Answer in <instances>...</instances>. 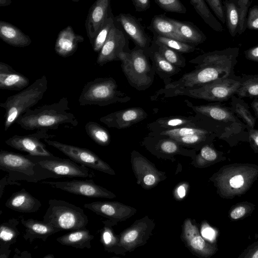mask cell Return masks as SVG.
<instances>
[{
    "label": "cell",
    "instance_id": "9a60e30c",
    "mask_svg": "<svg viewBox=\"0 0 258 258\" xmlns=\"http://www.w3.org/2000/svg\"><path fill=\"white\" fill-rule=\"evenodd\" d=\"M84 207L115 224L130 218L136 212V209L117 202H93L84 204Z\"/></svg>",
    "mask_w": 258,
    "mask_h": 258
},
{
    "label": "cell",
    "instance_id": "f35d334b",
    "mask_svg": "<svg viewBox=\"0 0 258 258\" xmlns=\"http://www.w3.org/2000/svg\"><path fill=\"white\" fill-rule=\"evenodd\" d=\"M115 18L110 15L106 20L102 28L97 34L92 44L93 50L96 52H99L105 43L109 32L115 24Z\"/></svg>",
    "mask_w": 258,
    "mask_h": 258
},
{
    "label": "cell",
    "instance_id": "ee69618b",
    "mask_svg": "<svg viewBox=\"0 0 258 258\" xmlns=\"http://www.w3.org/2000/svg\"><path fill=\"white\" fill-rule=\"evenodd\" d=\"M218 20L224 24L226 23L223 0H205Z\"/></svg>",
    "mask_w": 258,
    "mask_h": 258
},
{
    "label": "cell",
    "instance_id": "7402d4cb",
    "mask_svg": "<svg viewBox=\"0 0 258 258\" xmlns=\"http://www.w3.org/2000/svg\"><path fill=\"white\" fill-rule=\"evenodd\" d=\"M29 80L3 62H0V88L2 90L21 91L29 86Z\"/></svg>",
    "mask_w": 258,
    "mask_h": 258
},
{
    "label": "cell",
    "instance_id": "5bb4252c",
    "mask_svg": "<svg viewBox=\"0 0 258 258\" xmlns=\"http://www.w3.org/2000/svg\"><path fill=\"white\" fill-rule=\"evenodd\" d=\"M127 43V39L123 31L114 24L99 52L97 63L100 66H103L107 62L119 60V54L124 51V48Z\"/></svg>",
    "mask_w": 258,
    "mask_h": 258
},
{
    "label": "cell",
    "instance_id": "83f0119b",
    "mask_svg": "<svg viewBox=\"0 0 258 258\" xmlns=\"http://www.w3.org/2000/svg\"><path fill=\"white\" fill-rule=\"evenodd\" d=\"M148 29L153 32V35L173 38L182 41L172 19L165 15L154 16L148 27Z\"/></svg>",
    "mask_w": 258,
    "mask_h": 258
},
{
    "label": "cell",
    "instance_id": "d6986e66",
    "mask_svg": "<svg viewBox=\"0 0 258 258\" xmlns=\"http://www.w3.org/2000/svg\"><path fill=\"white\" fill-rule=\"evenodd\" d=\"M20 222L26 228L23 237L30 243L37 239L45 241L50 236L61 231L44 221H39L32 218L26 220L22 217Z\"/></svg>",
    "mask_w": 258,
    "mask_h": 258
},
{
    "label": "cell",
    "instance_id": "7bdbcfd3",
    "mask_svg": "<svg viewBox=\"0 0 258 258\" xmlns=\"http://www.w3.org/2000/svg\"><path fill=\"white\" fill-rule=\"evenodd\" d=\"M250 0H237V5L239 8L240 21L238 34L241 35L246 29V18L250 6Z\"/></svg>",
    "mask_w": 258,
    "mask_h": 258
},
{
    "label": "cell",
    "instance_id": "d590c367",
    "mask_svg": "<svg viewBox=\"0 0 258 258\" xmlns=\"http://www.w3.org/2000/svg\"><path fill=\"white\" fill-rule=\"evenodd\" d=\"M147 51L151 55L156 66L157 69L164 74L173 75L178 71L177 67L173 65L165 59L156 49L154 43L151 48H148Z\"/></svg>",
    "mask_w": 258,
    "mask_h": 258
},
{
    "label": "cell",
    "instance_id": "f6af8a7d",
    "mask_svg": "<svg viewBox=\"0 0 258 258\" xmlns=\"http://www.w3.org/2000/svg\"><path fill=\"white\" fill-rule=\"evenodd\" d=\"M246 28L258 30V6L249 9L246 22Z\"/></svg>",
    "mask_w": 258,
    "mask_h": 258
},
{
    "label": "cell",
    "instance_id": "6f0895ef",
    "mask_svg": "<svg viewBox=\"0 0 258 258\" xmlns=\"http://www.w3.org/2000/svg\"><path fill=\"white\" fill-rule=\"evenodd\" d=\"M251 107L254 111L255 116L258 118V99H254L251 103Z\"/></svg>",
    "mask_w": 258,
    "mask_h": 258
},
{
    "label": "cell",
    "instance_id": "1f68e13d",
    "mask_svg": "<svg viewBox=\"0 0 258 258\" xmlns=\"http://www.w3.org/2000/svg\"><path fill=\"white\" fill-rule=\"evenodd\" d=\"M239 80L241 84L236 95L240 98L258 99V74L242 75L239 76Z\"/></svg>",
    "mask_w": 258,
    "mask_h": 258
},
{
    "label": "cell",
    "instance_id": "8992f818",
    "mask_svg": "<svg viewBox=\"0 0 258 258\" xmlns=\"http://www.w3.org/2000/svg\"><path fill=\"white\" fill-rule=\"evenodd\" d=\"M196 112L216 121L218 136L220 138L229 139L242 134L248 135L246 126L231 110L230 107L219 104L192 106Z\"/></svg>",
    "mask_w": 258,
    "mask_h": 258
},
{
    "label": "cell",
    "instance_id": "e575fe53",
    "mask_svg": "<svg viewBox=\"0 0 258 258\" xmlns=\"http://www.w3.org/2000/svg\"><path fill=\"white\" fill-rule=\"evenodd\" d=\"M153 41L157 44L165 45L179 53H189L196 49L194 45L159 35H154Z\"/></svg>",
    "mask_w": 258,
    "mask_h": 258
},
{
    "label": "cell",
    "instance_id": "8fae6325",
    "mask_svg": "<svg viewBox=\"0 0 258 258\" xmlns=\"http://www.w3.org/2000/svg\"><path fill=\"white\" fill-rule=\"evenodd\" d=\"M48 130H39L33 134L25 135H14L5 141V143L17 150L25 152L32 156L51 157L54 156L50 152L43 142L45 139L54 138L49 135Z\"/></svg>",
    "mask_w": 258,
    "mask_h": 258
},
{
    "label": "cell",
    "instance_id": "4316f807",
    "mask_svg": "<svg viewBox=\"0 0 258 258\" xmlns=\"http://www.w3.org/2000/svg\"><path fill=\"white\" fill-rule=\"evenodd\" d=\"M0 37L7 43L15 47H25L31 43L29 36L10 23L0 21Z\"/></svg>",
    "mask_w": 258,
    "mask_h": 258
},
{
    "label": "cell",
    "instance_id": "ac0fdd59",
    "mask_svg": "<svg viewBox=\"0 0 258 258\" xmlns=\"http://www.w3.org/2000/svg\"><path fill=\"white\" fill-rule=\"evenodd\" d=\"M110 0H97L91 8L86 21V28L92 44L95 38L102 28L108 15Z\"/></svg>",
    "mask_w": 258,
    "mask_h": 258
},
{
    "label": "cell",
    "instance_id": "9c48e42d",
    "mask_svg": "<svg viewBox=\"0 0 258 258\" xmlns=\"http://www.w3.org/2000/svg\"><path fill=\"white\" fill-rule=\"evenodd\" d=\"M28 156L41 167L44 179L64 177L92 178L94 172L89 167L79 165L71 159H63L55 156L51 157Z\"/></svg>",
    "mask_w": 258,
    "mask_h": 258
},
{
    "label": "cell",
    "instance_id": "94428289",
    "mask_svg": "<svg viewBox=\"0 0 258 258\" xmlns=\"http://www.w3.org/2000/svg\"><path fill=\"white\" fill-rule=\"evenodd\" d=\"M252 258H258V249L256 250L251 256Z\"/></svg>",
    "mask_w": 258,
    "mask_h": 258
},
{
    "label": "cell",
    "instance_id": "52a82bcc",
    "mask_svg": "<svg viewBox=\"0 0 258 258\" xmlns=\"http://www.w3.org/2000/svg\"><path fill=\"white\" fill-rule=\"evenodd\" d=\"M240 84L239 76L235 75L215 80L197 88L169 90L168 94L170 96L184 95L209 101L221 102L228 100L236 95Z\"/></svg>",
    "mask_w": 258,
    "mask_h": 258
},
{
    "label": "cell",
    "instance_id": "5b68a950",
    "mask_svg": "<svg viewBox=\"0 0 258 258\" xmlns=\"http://www.w3.org/2000/svg\"><path fill=\"white\" fill-rule=\"evenodd\" d=\"M43 221L60 230L74 231L86 228L89 220L83 209L63 200L51 199Z\"/></svg>",
    "mask_w": 258,
    "mask_h": 258
},
{
    "label": "cell",
    "instance_id": "d4e9b609",
    "mask_svg": "<svg viewBox=\"0 0 258 258\" xmlns=\"http://www.w3.org/2000/svg\"><path fill=\"white\" fill-rule=\"evenodd\" d=\"M182 41L197 45L207 39L205 34L196 25L190 22L172 19Z\"/></svg>",
    "mask_w": 258,
    "mask_h": 258
},
{
    "label": "cell",
    "instance_id": "c3c4849f",
    "mask_svg": "<svg viewBox=\"0 0 258 258\" xmlns=\"http://www.w3.org/2000/svg\"><path fill=\"white\" fill-rule=\"evenodd\" d=\"M177 143L173 139L166 140L161 143L160 147L161 150L164 153L168 154L175 153L178 149Z\"/></svg>",
    "mask_w": 258,
    "mask_h": 258
},
{
    "label": "cell",
    "instance_id": "6125c7cd",
    "mask_svg": "<svg viewBox=\"0 0 258 258\" xmlns=\"http://www.w3.org/2000/svg\"><path fill=\"white\" fill-rule=\"evenodd\" d=\"M43 258H54V256L52 254H48L44 256Z\"/></svg>",
    "mask_w": 258,
    "mask_h": 258
},
{
    "label": "cell",
    "instance_id": "7c38bea8",
    "mask_svg": "<svg viewBox=\"0 0 258 258\" xmlns=\"http://www.w3.org/2000/svg\"><path fill=\"white\" fill-rule=\"evenodd\" d=\"M154 226L148 217L138 220L118 236L114 253L120 254L144 244Z\"/></svg>",
    "mask_w": 258,
    "mask_h": 258
},
{
    "label": "cell",
    "instance_id": "603a6c76",
    "mask_svg": "<svg viewBox=\"0 0 258 258\" xmlns=\"http://www.w3.org/2000/svg\"><path fill=\"white\" fill-rule=\"evenodd\" d=\"M83 41L82 36L75 34L72 28L68 26L58 34L55 44V51L61 57L70 56L76 52L79 43Z\"/></svg>",
    "mask_w": 258,
    "mask_h": 258
},
{
    "label": "cell",
    "instance_id": "b9f144b4",
    "mask_svg": "<svg viewBox=\"0 0 258 258\" xmlns=\"http://www.w3.org/2000/svg\"><path fill=\"white\" fill-rule=\"evenodd\" d=\"M246 174L240 171H237L231 174L227 180L226 184L233 190L241 189L247 182Z\"/></svg>",
    "mask_w": 258,
    "mask_h": 258
},
{
    "label": "cell",
    "instance_id": "e0dca14e",
    "mask_svg": "<svg viewBox=\"0 0 258 258\" xmlns=\"http://www.w3.org/2000/svg\"><path fill=\"white\" fill-rule=\"evenodd\" d=\"M115 20L137 46L145 50L149 48L151 39L138 19L129 14L121 13Z\"/></svg>",
    "mask_w": 258,
    "mask_h": 258
},
{
    "label": "cell",
    "instance_id": "ffe728a7",
    "mask_svg": "<svg viewBox=\"0 0 258 258\" xmlns=\"http://www.w3.org/2000/svg\"><path fill=\"white\" fill-rule=\"evenodd\" d=\"M182 235L184 241L192 252L204 256L213 253L212 247L202 238L197 226L189 219L184 222Z\"/></svg>",
    "mask_w": 258,
    "mask_h": 258
},
{
    "label": "cell",
    "instance_id": "6da1fadb",
    "mask_svg": "<svg viewBox=\"0 0 258 258\" xmlns=\"http://www.w3.org/2000/svg\"><path fill=\"white\" fill-rule=\"evenodd\" d=\"M69 104L68 98L62 97L53 103L33 110L29 109L20 116L15 123L28 131L74 128L78 125V120L74 114L69 111Z\"/></svg>",
    "mask_w": 258,
    "mask_h": 258
},
{
    "label": "cell",
    "instance_id": "d6a6232c",
    "mask_svg": "<svg viewBox=\"0 0 258 258\" xmlns=\"http://www.w3.org/2000/svg\"><path fill=\"white\" fill-rule=\"evenodd\" d=\"M87 135L100 146H107L110 142V136L108 130L97 122L89 121L85 125Z\"/></svg>",
    "mask_w": 258,
    "mask_h": 258
},
{
    "label": "cell",
    "instance_id": "680465c9",
    "mask_svg": "<svg viewBox=\"0 0 258 258\" xmlns=\"http://www.w3.org/2000/svg\"><path fill=\"white\" fill-rule=\"evenodd\" d=\"M177 192L178 196L180 198H183L184 197L186 193L185 189L184 186L180 185L179 186L177 190Z\"/></svg>",
    "mask_w": 258,
    "mask_h": 258
},
{
    "label": "cell",
    "instance_id": "11a10c76",
    "mask_svg": "<svg viewBox=\"0 0 258 258\" xmlns=\"http://www.w3.org/2000/svg\"><path fill=\"white\" fill-rule=\"evenodd\" d=\"M202 235L205 238L212 240L215 237L214 230L210 227H206L202 231Z\"/></svg>",
    "mask_w": 258,
    "mask_h": 258
},
{
    "label": "cell",
    "instance_id": "db71d44e",
    "mask_svg": "<svg viewBox=\"0 0 258 258\" xmlns=\"http://www.w3.org/2000/svg\"><path fill=\"white\" fill-rule=\"evenodd\" d=\"M246 213V209L243 206L234 208L230 213V217L233 219H238L243 217Z\"/></svg>",
    "mask_w": 258,
    "mask_h": 258
},
{
    "label": "cell",
    "instance_id": "f5cc1de1",
    "mask_svg": "<svg viewBox=\"0 0 258 258\" xmlns=\"http://www.w3.org/2000/svg\"><path fill=\"white\" fill-rule=\"evenodd\" d=\"M7 185H21V183L18 181H14L9 180L7 175L5 176L0 180V198L2 197L4 192L5 187Z\"/></svg>",
    "mask_w": 258,
    "mask_h": 258
},
{
    "label": "cell",
    "instance_id": "277c9868",
    "mask_svg": "<svg viewBox=\"0 0 258 258\" xmlns=\"http://www.w3.org/2000/svg\"><path fill=\"white\" fill-rule=\"evenodd\" d=\"M146 50L137 46L131 52L122 51L119 54L121 68L130 84L138 90L149 87L154 79Z\"/></svg>",
    "mask_w": 258,
    "mask_h": 258
},
{
    "label": "cell",
    "instance_id": "836d02e7",
    "mask_svg": "<svg viewBox=\"0 0 258 258\" xmlns=\"http://www.w3.org/2000/svg\"><path fill=\"white\" fill-rule=\"evenodd\" d=\"M103 227L100 230V241L105 250L114 252L118 241V236L113 232L112 226L116 224L109 220L102 221Z\"/></svg>",
    "mask_w": 258,
    "mask_h": 258
},
{
    "label": "cell",
    "instance_id": "f1b7e54d",
    "mask_svg": "<svg viewBox=\"0 0 258 258\" xmlns=\"http://www.w3.org/2000/svg\"><path fill=\"white\" fill-rule=\"evenodd\" d=\"M189 1L198 14L212 29L218 32L224 31L222 25L212 14L205 0Z\"/></svg>",
    "mask_w": 258,
    "mask_h": 258
},
{
    "label": "cell",
    "instance_id": "30bf717a",
    "mask_svg": "<svg viewBox=\"0 0 258 258\" xmlns=\"http://www.w3.org/2000/svg\"><path fill=\"white\" fill-rule=\"evenodd\" d=\"M44 142L58 149L77 163L110 175L115 174L107 163L88 149L64 144L50 139H45Z\"/></svg>",
    "mask_w": 258,
    "mask_h": 258
},
{
    "label": "cell",
    "instance_id": "bcb514c9",
    "mask_svg": "<svg viewBox=\"0 0 258 258\" xmlns=\"http://www.w3.org/2000/svg\"><path fill=\"white\" fill-rule=\"evenodd\" d=\"M213 135H202L200 134L190 135L183 137L172 139L179 143L184 144H193L206 140L208 138Z\"/></svg>",
    "mask_w": 258,
    "mask_h": 258
},
{
    "label": "cell",
    "instance_id": "484cf974",
    "mask_svg": "<svg viewBox=\"0 0 258 258\" xmlns=\"http://www.w3.org/2000/svg\"><path fill=\"white\" fill-rule=\"evenodd\" d=\"M94 238L90 231L85 228L66 233L56 238V241L63 245L76 248H90L91 241Z\"/></svg>",
    "mask_w": 258,
    "mask_h": 258
},
{
    "label": "cell",
    "instance_id": "f546056e",
    "mask_svg": "<svg viewBox=\"0 0 258 258\" xmlns=\"http://www.w3.org/2000/svg\"><path fill=\"white\" fill-rule=\"evenodd\" d=\"M232 111L238 117L241 118L247 128H254L256 118L251 114L248 104L242 98L235 95L231 97Z\"/></svg>",
    "mask_w": 258,
    "mask_h": 258
},
{
    "label": "cell",
    "instance_id": "ab89813d",
    "mask_svg": "<svg viewBox=\"0 0 258 258\" xmlns=\"http://www.w3.org/2000/svg\"><path fill=\"white\" fill-rule=\"evenodd\" d=\"M156 123L160 127L167 130L194 125L191 119L177 116L160 118L156 121Z\"/></svg>",
    "mask_w": 258,
    "mask_h": 258
},
{
    "label": "cell",
    "instance_id": "91938a15",
    "mask_svg": "<svg viewBox=\"0 0 258 258\" xmlns=\"http://www.w3.org/2000/svg\"><path fill=\"white\" fill-rule=\"evenodd\" d=\"M11 3V0H0L1 6H6L10 5Z\"/></svg>",
    "mask_w": 258,
    "mask_h": 258
},
{
    "label": "cell",
    "instance_id": "f907efd6",
    "mask_svg": "<svg viewBox=\"0 0 258 258\" xmlns=\"http://www.w3.org/2000/svg\"><path fill=\"white\" fill-rule=\"evenodd\" d=\"M136 11L139 12H144L150 7V0H132Z\"/></svg>",
    "mask_w": 258,
    "mask_h": 258
},
{
    "label": "cell",
    "instance_id": "2e32d148",
    "mask_svg": "<svg viewBox=\"0 0 258 258\" xmlns=\"http://www.w3.org/2000/svg\"><path fill=\"white\" fill-rule=\"evenodd\" d=\"M147 114L141 107H132L116 111L99 118L109 127L125 128L146 118Z\"/></svg>",
    "mask_w": 258,
    "mask_h": 258
},
{
    "label": "cell",
    "instance_id": "4fadbf2b",
    "mask_svg": "<svg viewBox=\"0 0 258 258\" xmlns=\"http://www.w3.org/2000/svg\"><path fill=\"white\" fill-rule=\"evenodd\" d=\"M40 183L48 184L53 188H59L71 194L89 198L113 199L115 197L113 193L96 184L92 179H74L60 181H43Z\"/></svg>",
    "mask_w": 258,
    "mask_h": 258
},
{
    "label": "cell",
    "instance_id": "9f6ffc18",
    "mask_svg": "<svg viewBox=\"0 0 258 258\" xmlns=\"http://www.w3.org/2000/svg\"><path fill=\"white\" fill-rule=\"evenodd\" d=\"M156 181V177L152 174H146L143 178V182L146 185H153L155 183Z\"/></svg>",
    "mask_w": 258,
    "mask_h": 258
},
{
    "label": "cell",
    "instance_id": "3957f363",
    "mask_svg": "<svg viewBox=\"0 0 258 258\" xmlns=\"http://www.w3.org/2000/svg\"><path fill=\"white\" fill-rule=\"evenodd\" d=\"M131 100L126 94L118 90L115 80L111 77L97 78L87 82L79 97L81 106H105L117 103H125Z\"/></svg>",
    "mask_w": 258,
    "mask_h": 258
},
{
    "label": "cell",
    "instance_id": "74e56055",
    "mask_svg": "<svg viewBox=\"0 0 258 258\" xmlns=\"http://www.w3.org/2000/svg\"><path fill=\"white\" fill-rule=\"evenodd\" d=\"M156 49L168 61L177 67H184L185 59L179 52L165 45L157 44L153 41Z\"/></svg>",
    "mask_w": 258,
    "mask_h": 258
},
{
    "label": "cell",
    "instance_id": "8d00e7d4",
    "mask_svg": "<svg viewBox=\"0 0 258 258\" xmlns=\"http://www.w3.org/2000/svg\"><path fill=\"white\" fill-rule=\"evenodd\" d=\"M213 132L191 126H184L176 128L167 130L161 133V135L169 137L171 139L185 136L200 134L202 135H214Z\"/></svg>",
    "mask_w": 258,
    "mask_h": 258
},
{
    "label": "cell",
    "instance_id": "ba28073f",
    "mask_svg": "<svg viewBox=\"0 0 258 258\" xmlns=\"http://www.w3.org/2000/svg\"><path fill=\"white\" fill-rule=\"evenodd\" d=\"M0 169L8 173L9 180L36 183L41 181L37 163L28 155L1 150Z\"/></svg>",
    "mask_w": 258,
    "mask_h": 258
},
{
    "label": "cell",
    "instance_id": "60d3db41",
    "mask_svg": "<svg viewBox=\"0 0 258 258\" xmlns=\"http://www.w3.org/2000/svg\"><path fill=\"white\" fill-rule=\"evenodd\" d=\"M155 3L166 12L184 14L186 9L180 0H155Z\"/></svg>",
    "mask_w": 258,
    "mask_h": 258
},
{
    "label": "cell",
    "instance_id": "cb8c5ba5",
    "mask_svg": "<svg viewBox=\"0 0 258 258\" xmlns=\"http://www.w3.org/2000/svg\"><path fill=\"white\" fill-rule=\"evenodd\" d=\"M20 222L15 218L4 221L0 226V258L9 257L10 247L17 241L20 233L17 228Z\"/></svg>",
    "mask_w": 258,
    "mask_h": 258
},
{
    "label": "cell",
    "instance_id": "44dd1931",
    "mask_svg": "<svg viewBox=\"0 0 258 258\" xmlns=\"http://www.w3.org/2000/svg\"><path fill=\"white\" fill-rule=\"evenodd\" d=\"M7 208L24 213H35L38 211L41 203L25 188L14 192L5 203Z\"/></svg>",
    "mask_w": 258,
    "mask_h": 258
},
{
    "label": "cell",
    "instance_id": "7a4b0ae2",
    "mask_svg": "<svg viewBox=\"0 0 258 258\" xmlns=\"http://www.w3.org/2000/svg\"><path fill=\"white\" fill-rule=\"evenodd\" d=\"M44 75L19 92L9 96L0 104L5 109L4 130L7 131L17 119L35 105L43 98L48 88Z\"/></svg>",
    "mask_w": 258,
    "mask_h": 258
},
{
    "label": "cell",
    "instance_id": "be15d7a7",
    "mask_svg": "<svg viewBox=\"0 0 258 258\" xmlns=\"http://www.w3.org/2000/svg\"><path fill=\"white\" fill-rule=\"evenodd\" d=\"M76 1H78V0H76Z\"/></svg>",
    "mask_w": 258,
    "mask_h": 258
},
{
    "label": "cell",
    "instance_id": "7dc6e473",
    "mask_svg": "<svg viewBox=\"0 0 258 258\" xmlns=\"http://www.w3.org/2000/svg\"><path fill=\"white\" fill-rule=\"evenodd\" d=\"M218 157L217 152L209 145L204 146L201 150L200 157L207 161H214Z\"/></svg>",
    "mask_w": 258,
    "mask_h": 258
},
{
    "label": "cell",
    "instance_id": "681fc988",
    "mask_svg": "<svg viewBox=\"0 0 258 258\" xmlns=\"http://www.w3.org/2000/svg\"><path fill=\"white\" fill-rule=\"evenodd\" d=\"M245 58L254 62H258V43L244 51Z\"/></svg>",
    "mask_w": 258,
    "mask_h": 258
},
{
    "label": "cell",
    "instance_id": "4dcf8cb0",
    "mask_svg": "<svg viewBox=\"0 0 258 258\" xmlns=\"http://www.w3.org/2000/svg\"><path fill=\"white\" fill-rule=\"evenodd\" d=\"M223 5L228 32L232 37H235L238 32L240 21L237 0H225Z\"/></svg>",
    "mask_w": 258,
    "mask_h": 258
},
{
    "label": "cell",
    "instance_id": "816d5d0a",
    "mask_svg": "<svg viewBox=\"0 0 258 258\" xmlns=\"http://www.w3.org/2000/svg\"><path fill=\"white\" fill-rule=\"evenodd\" d=\"M248 138L252 146L258 149V130L254 128H247Z\"/></svg>",
    "mask_w": 258,
    "mask_h": 258
}]
</instances>
